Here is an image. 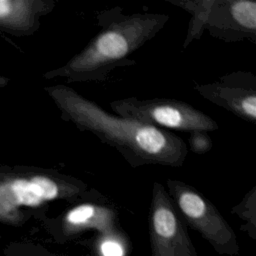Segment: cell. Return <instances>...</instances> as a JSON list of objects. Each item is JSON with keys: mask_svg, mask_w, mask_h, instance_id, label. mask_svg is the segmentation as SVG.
I'll use <instances>...</instances> for the list:
<instances>
[{"mask_svg": "<svg viewBox=\"0 0 256 256\" xmlns=\"http://www.w3.org/2000/svg\"><path fill=\"white\" fill-rule=\"evenodd\" d=\"M63 120L80 131L90 132L101 142L115 148L133 168L162 165L183 166L188 147L176 134L137 120L109 113L65 85L46 87Z\"/></svg>", "mask_w": 256, "mask_h": 256, "instance_id": "1", "label": "cell"}, {"mask_svg": "<svg viewBox=\"0 0 256 256\" xmlns=\"http://www.w3.org/2000/svg\"><path fill=\"white\" fill-rule=\"evenodd\" d=\"M100 32L65 64L44 74L67 82H102L118 67L134 65V52L152 40L170 16L164 13L124 14L115 7L97 12Z\"/></svg>", "mask_w": 256, "mask_h": 256, "instance_id": "2", "label": "cell"}, {"mask_svg": "<svg viewBox=\"0 0 256 256\" xmlns=\"http://www.w3.org/2000/svg\"><path fill=\"white\" fill-rule=\"evenodd\" d=\"M82 180L54 169L16 167L0 170V222L20 224L26 218L23 208H39L64 200L74 202L89 197Z\"/></svg>", "mask_w": 256, "mask_h": 256, "instance_id": "3", "label": "cell"}, {"mask_svg": "<svg viewBox=\"0 0 256 256\" xmlns=\"http://www.w3.org/2000/svg\"><path fill=\"white\" fill-rule=\"evenodd\" d=\"M191 15L182 48L199 39L205 30L219 40L256 43L254 0H165Z\"/></svg>", "mask_w": 256, "mask_h": 256, "instance_id": "4", "label": "cell"}, {"mask_svg": "<svg viewBox=\"0 0 256 256\" xmlns=\"http://www.w3.org/2000/svg\"><path fill=\"white\" fill-rule=\"evenodd\" d=\"M168 195L184 223L196 230L222 254L236 255V235L213 203L195 187L176 179L166 180Z\"/></svg>", "mask_w": 256, "mask_h": 256, "instance_id": "5", "label": "cell"}, {"mask_svg": "<svg viewBox=\"0 0 256 256\" xmlns=\"http://www.w3.org/2000/svg\"><path fill=\"white\" fill-rule=\"evenodd\" d=\"M110 108L124 118L153 125L162 129L179 131H215L218 123L187 102L176 99L152 98L140 100L127 97L110 102Z\"/></svg>", "mask_w": 256, "mask_h": 256, "instance_id": "6", "label": "cell"}, {"mask_svg": "<svg viewBox=\"0 0 256 256\" xmlns=\"http://www.w3.org/2000/svg\"><path fill=\"white\" fill-rule=\"evenodd\" d=\"M152 256H198L165 187L154 181L149 211Z\"/></svg>", "mask_w": 256, "mask_h": 256, "instance_id": "7", "label": "cell"}, {"mask_svg": "<svg viewBox=\"0 0 256 256\" xmlns=\"http://www.w3.org/2000/svg\"><path fill=\"white\" fill-rule=\"evenodd\" d=\"M193 89L237 117L253 124L256 122V76L252 72H231L213 82L195 83Z\"/></svg>", "mask_w": 256, "mask_h": 256, "instance_id": "8", "label": "cell"}, {"mask_svg": "<svg viewBox=\"0 0 256 256\" xmlns=\"http://www.w3.org/2000/svg\"><path fill=\"white\" fill-rule=\"evenodd\" d=\"M60 228L67 237L76 236L87 230H95L100 235L120 232L115 210L93 201L81 202L68 209L61 216Z\"/></svg>", "mask_w": 256, "mask_h": 256, "instance_id": "9", "label": "cell"}, {"mask_svg": "<svg viewBox=\"0 0 256 256\" xmlns=\"http://www.w3.org/2000/svg\"><path fill=\"white\" fill-rule=\"evenodd\" d=\"M55 5L54 0H0V28L18 35L33 34Z\"/></svg>", "mask_w": 256, "mask_h": 256, "instance_id": "10", "label": "cell"}, {"mask_svg": "<svg viewBox=\"0 0 256 256\" xmlns=\"http://www.w3.org/2000/svg\"><path fill=\"white\" fill-rule=\"evenodd\" d=\"M232 212L246 222L247 229L254 235L256 229V186H253L232 208Z\"/></svg>", "mask_w": 256, "mask_h": 256, "instance_id": "11", "label": "cell"}, {"mask_svg": "<svg viewBox=\"0 0 256 256\" xmlns=\"http://www.w3.org/2000/svg\"><path fill=\"white\" fill-rule=\"evenodd\" d=\"M120 232L111 235H100V250L103 256H123L124 245L120 241Z\"/></svg>", "mask_w": 256, "mask_h": 256, "instance_id": "12", "label": "cell"}, {"mask_svg": "<svg viewBox=\"0 0 256 256\" xmlns=\"http://www.w3.org/2000/svg\"><path fill=\"white\" fill-rule=\"evenodd\" d=\"M188 145L195 154H205L209 152L213 146L212 140L206 131H192L188 138Z\"/></svg>", "mask_w": 256, "mask_h": 256, "instance_id": "13", "label": "cell"}]
</instances>
